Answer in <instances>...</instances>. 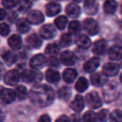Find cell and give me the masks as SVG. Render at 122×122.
<instances>
[{
    "label": "cell",
    "instance_id": "1",
    "mask_svg": "<svg viewBox=\"0 0 122 122\" xmlns=\"http://www.w3.org/2000/svg\"><path fill=\"white\" fill-rule=\"evenodd\" d=\"M54 90L47 85H36L29 92V99L38 107H46L54 100Z\"/></svg>",
    "mask_w": 122,
    "mask_h": 122
},
{
    "label": "cell",
    "instance_id": "2",
    "mask_svg": "<svg viewBox=\"0 0 122 122\" xmlns=\"http://www.w3.org/2000/svg\"><path fill=\"white\" fill-rule=\"evenodd\" d=\"M120 94V87L115 81H111L110 83L106 84L104 88L103 95L106 103L116 100Z\"/></svg>",
    "mask_w": 122,
    "mask_h": 122
},
{
    "label": "cell",
    "instance_id": "3",
    "mask_svg": "<svg viewBox=\"0 0 122 122\" xmlns=\"http://www.w3.org/2000/svg\"><path fill=\"white\" fill-rule=\"evenodd\" d=\"M21 76L24 81L27 83H38V82L42 80V74L38 70H25L22 72Z\"/></svg>",
    "mask_w": 122,
    "mask_h": 122
},
{
    "label": "cell",
    "instance_id": "4",
    "mask_svg": "<svg viewBox=\"0 0 122 122\" xmlns=\"http://www.w3.org/2000/svg\"><path fill=\"white\" fill-rule=\"evenodd\" d=\"M86 102L87 105L91 109H98L101 106L102 102L99 95L96 92H90L86 95Z\"/></svg>",
    "mask_w": 122,
    "mask_h": 122
},
{
    "label": "cell",
    "instance_id": "5",
    "mask_svg": "<svg viewBox=\"0 0 122 122\" xmlns=\"http://www.w3.org/2000/svg\"><path fill=\"white\" fill-rule=\"evenodd\" d=\"M84 28H85V30L88 34H90V35H95L99 32L98 23L95 19H90V18L85 19V21H84Z\"/></svg>",
    "mask_w": 122,
    "mask_h": 122
},
{
    "label": "cell",
    "instance_id": "6",
    "mask_svg": "<svg viewBox=\"0 0 122 122\" xmlns=\"http://www.w3.org/2000/svg\"><path fill=\"white\" fill-rule=\"evenodd\" d=\"M17 95L16 92L10 89L2 88L1 90V100L5 104H11L15 100Z\"/></svg>",
    "mask_w": 122,
    "mask_h": 122
},
{
    "label": "cell",
    "instance_id": "7",
    "mask_svg": "<svg viewBox=\"0 0 122 122\" xmlns=\"http://www.w3.org/2000/svg\"><path fill=\"white\" fill-rule=\"evenodd\" d=\"M19 80V74L17 70H10L7 72L4 77V81L6 85H15Z\"/></svg>",
    "mask_w": 122,
    "mask_h": 122
},
{
    "label": "cell",
    "instance_id": "8",
    "mask_svg": "<svg viewBox=\"0 0 122 122\" xmlns=\"http://www.w3.org/2000/svg\"><path fill=\"white\" fill-rule=\"evenodd\" d=\"M39 33L44 39H50L56 35V29L52 24H44L41 27Z\"/></svg>",
    "mask_w": 122,
    "mask_h": 122
},
{
    "label": "cell",
    "instance_id": "9",
    "mask_svg": "<svg viewBox=\"0 0 122 122\" xmlns=\"http://www.w3.org/2000/svg\"><path fill=\"white\" fill-rule=\"evenodd\" d=\"M46 63H47V61H46L45 57H44L43 54H39L34 55V57L31 59L29 65H30L31 68L38 70V69L43 68V67L46 65Z\"/></svg>",
    "mask_w": 122,
    "mask_h": 122
},
{
    "label": "cell",
    "instance_id": "10",
    "mask_svg": "<svg viewBox=\"0 0 122 122\" xmlns=\"http://www.w3.org/2000/svg\"><path fill=\"white\" fill-rule=\"evenodd\" d=\"M27 19L30 24H39L44 22V17L43 14L39 10H33L28 14Z\"/></svg>",
    "mask_w": 122,
    "mask_h": 122
},
{
    "label": "cell",
    "instance_id": "11",
    "mask_svg": "<svg viewBox=\"0 0 122 122\" xmlns=\"http://www.w3.org/2000/svg\"><path fill=\"white\" fill-rule=\"evenodd\" d=\"M120 71V65L115 63H108L103 66V73L106 76H115Z\"/></svg>",
    "mask_w": 122,
    "mask_h": 122
},
{
    "label": "cell",
    "instance_id": "12",
    "mask_svg": "<svg viewBox=\"0 0 122 122\" xmlns=\"http://www.w3.org/2000/svg\"><path fill=\"white\" fill-rule=\"evenodd\" d=\"M107 77L108 76H106L104 73H95L90 76V81L95 86H102L104 85H106Z\"/></svg>",
    "mask_w": 122,
    "mask_h": 122
},
{
    "label": "cell",
    "instance_id": "13",
    "mask_svg": "<svg viewBox=\"0 0 122 122\" xmlns=\"http://www.w3.org/2000/svg\"><path fill=\"white\" fill-rule=\"evenodd\" d=\"M60 59L61 62L65 65H74L76 61V58L74 53L69 50L65 51L61 54Z\"/></svg>",
    "mask_w": 122,
    "mask_h": 122
},
{
    "label": "cell",
    "instance_id": "14",
    "mask_svg": "<svg viewBox=\"0 0 122 122\" xmlns=\"http://www.w3.org/2000/svg\"><path fill=\"white\" fill-rule=\"evenodd\" d=\"M106 49L107 42L104 39H100V40H97L95 42L92 51L95 54L100 55V54H103L106 51Z\"/></svg>",
    "mask_w": 122,
    "mask_h": 122
},
{
    "label": "cell",
    "instance_id": "15",
    "mask_svg": "<svg viewBox=\"0 0 122 122\" xmlns=\"http://www.w3.org/2000/svg\"><path fill=\"white\" fill-rule=\"evenodd\" d=\"M70 108L73 110H75V112H80L82 111V110L85 107V101H84V99L81 95H77L75 96V100L70 103Z\"/></svg>",
    "mask_w": 122,
    "mask_h": 122
},
{
    "label": "cell",
    "instance_id": "16",
    "mask_svg": "<svg viewBox=\"0 0 122 122\" xmlns=\"http://www.w3.org/2000/svg\"><path fill=\"white\" fill-rule=\"evenodd\" d=\"M84 6L86 14L90 15H94L98 12V4L95 0H85Z\"/></svg>",
    "mask_w": 122,
    "mask_h": 122
},
{
    "label": "cell",
    "instance_id": "17",
    "mask_svg": "<svg viewBox=\"0 0 122 122\" xmlns=\"http://www.w3.org/2000/svg\"><path fill=\"white\" fill-rule=\"evenodd\" d=\"M45 78H46V80H47L49 83L56 84L60 80V74H59L57 70L49 69V70H46Z\"/></svg>",
    "mask_w": 122,
    "mask_h": 122
},
{
    "label": "cell",
    "instance_id": "18",
    "mask_svg": "<svg viewBox=\"0 0 122 122\" xmlns=\"http://www.w3.org/2000/svg\"><path fill=\"white\" fill-rule=\"evenodd\" d=\"M46 14L49 17H53L54 15H57L61 11L60 4H56V3H49L45 7Z\"/></svg>",
    "mask_w": 122,
    "mask_h": 122
},
{
    "label": "cell",
    "instance_id": "19",
    "mask_svg": "<svg viewBox=\"0 0 122 122\" xmlns=\"http://www.w3.org/2000/svg\"><path fill=\"white\" fill-rule=\"evenodd\" d=\"M26 43L31 49H39L42 45V40L36 34H30L26 39Z\"/></svg>",
    "mask_w": 122,
    "mask_h": 122
},
{
    "label": "cell",
    "instance_id": "20",
    "mask_svg": "<svg viewBox=\"0 0 122 122\" xmlns=\"http://www.w3.org/2000/svg\"><path fill=\"white\" fill-rule=\"evenodd\" d=\"M9 47L14 50H18L22 46V39L18 34H13L8 40Z\"/></svg>",
    "mask_w": 122,
    "mask_h": 122
},
{
    "label": "cell",
    "instance_id": "21",
    "mask_svg": "<svg viewBox=\"0 0 122 122\" xmlns=\"http://www.w3.org/2000/svg\"><path fill=\"white\" fill-rule=\"evenodd\" d=\"M75 44L82 49H87L91 44V40L88 36L85 34H80L77 36L75 39Z\"/></svg>",
    "mask_w": 122,
    "mask_h": 122
},
{
    "label": "cell",
    "instance_id": "22",
    "mask_svg": "<svg viewBox=\"0 0 122 122\" xmlns=\"http://www.w3.org/2000/svg\"><path fill=\"white\" fill-rule=\"evenodd\" d=\"M65 12L68 14V16H70V17H71V18H77L81 14L80 8L75 4H68L66 9H65Z\"/></svg>",
    "mask_w": 122,
    "mask_h": 122
},
{
    "label": "cell",
    "instance_id": "23",
    "mask_svg": "<svg viewBox=\"0 0 122 122\" xmlns=\"http://www.w3.org/2000/svg\"><path fill=\"white\" fill-rule=\"evenodd\" d=\"M100 65V60L97 58H92L89 59L86 63L85 64L84 69L87 73H92L94 72Z\"/></svg>",
    "mask_w": 122,
    "mask_h": 122
},
{
    "label": "cell",
    "instance_id": "24",
    "mask_svg": "<svg viewBox=\"0 0 122 122\" xmlns=\"http://www.w3.org/2000/svg\"><path fill=\"white\" fill-rule=\"evenodd\" d=\"M109 56L113 60H120L122 58V47L120 45H114L109 50Z\"/></svg>",
    "mask_w": 122,
    "mask_h": 122
},
{
    "label": "cell",
    "instance_id": "25",
    "mask_svg": "<svg viewBox=\"0 0 122 122\" xmlns=\"http://www.w3.org/2000/svg\"><path fill=\"white\" fill-rule=\"evenodd\" d=\"M30 23L28 21V19H20L18 20L17 24H16V28L17 30L19 31L20 34H26L29 32L30 29Z\"/></svg>",
    "mask_w": 122,
    "mask_h": 122
},
{
    "label": "cell",
    "instance_id": "26",
    "mask_svg": "<svg viewBox=\"0 0 122 122\" xmlns=\"http://www.w3.org/2000/svg\"><path fill=\"white\" fill-rule=\"evenodd\" d=\"M77 71L75 69H66L63 72V79L66 83H73L76 79Z\"/></svg>",
    "mask_w": 122,
    "mask_h": 122
},
{
    "label": "cell",
    "instance_id": "27",
    "mask_svg": "<svg viewBox=\"0 0 122 122\" xmlns=\"http://www.w3.org/2000/svg\"><path fill=\"white\" fill-rule=\"evenodd\" d=\"M118 4L115 0H107L104 4V11L108 14H113L115 13Z\"/></svg>",
    "mask_w": 122,
    "mask_h": 122
},
{
    "label": "cell",
    "instance_id": "28",
    "mask_svg": "<svg viewBox=\"0 0 122 122\" xmlns=\"http://www.w3.org/2000/svg\"><path fill=\"white\" fill-rule=\"evenodd\" d=\"M2 58L8 66H11L13 64L15 63L18 59L17 55L15 54H14L12 51H5L3 54Z\"/></svg>",
    "mask_w": 122,
    "mask_h": 122
},
{
    "label": "cell",
    "instance_id": "29",
    "mask_svg": "<svg viewBox=\"0 0 122 122\" xmlns=\"http://www.w3.org/2000/svg\"><path fill=\"white\" fill-rule=\"evenodd\" d=\"M88 87H89V82L85 77H80L77 80L76 84L75 85V90L79 92H84Z\"/></svg>",
    "mask_w": 122,
    "mask_h": 122
},
{
    "label": "cell",
    "instance_id": "30",
    "mask_svg": "<svg viewBox=\"0 0 122 122\" xmlns=\"http://www.w3.org/2000/svg\"><path fill=\"white\" fill-rule=\"evenodd\" d=\"M71 90L69 87H62L58 91V96L62 100H68L71 96Z\"/></svg>",
    "mask_w": 122,
    "mask_h": 122
},
{
    "label": "cell",
    "instance_id": "31",
    "mask_svg": "<svg viewBox=\"0 0 122 122\" xmlns=\"http://www.w3.org/2000/svg\"><path fill=\"white\" fill-rule=\"evenodd\" d=\"M59 52V47L57 44L53 43V44H49L47 45L45 49V53L48 55L50 56H55Z\"/></svg>",
    "mask_w": 122,
    "mask_h": 122
},
{
    "label": "cell",
    "instance_id": "32",
    "mask_svg": "<svg viewBox=\"0 0 122 122\" xmlns=\"http://www.w3.org/2000/svg\"><path fill=\"white\" fill-rule=\"evenodd\" d=\"M32 7V2L30 0H20L18 4V10L21 13H25Z\"/></svg>",
    "mask_w": 122,
    "mask_h": 122
},
{
    "label": "cell",
    "instance_id": "33",
    "mask_svg": "<svg viewBox=\"0 0 122 122\" xmlns=\"http://www.w3.org/2000/svg\"><path fill=\"white\" fill-rule=\"evenodd\" d=\"M67 23H68V19H67V17H65V16H64V15L59 16V17L56 18L55 20H54V24H55V26L59 29H60V30H62V29H64L66 27Z\"/></svg>",
    "mask_w": 122,
    "mask_h": 122
},
{
    "label": "cell",
    "instance_id": "34",
    "mask_svg": "<svg viewBox=\"0 0 122 122\" xmlns=\"http://www.w3.org/2000/svg\"><path fill=\"white\" fill-rule=\"evenodd\" d=\"M16 95H17V98L20 100H24L27 98L28 96V92L27 89L24 85H19V86L16 88Z\"/></svg>",
    "mask_w": 122,
    "mask_h": 122
},
{
    "label": "cell",
    "instance_id": "35",
    "mask_svg": "<svg viewBox=\"0 0 122 122\" xmlns=\"http://www.w3.org/2000/svg\"><path fill=\"white\" fill-rule=\"evenodd\" d=\"M69 30L73 34H79L81 31V24L79 21L73 20L72 22H70V25H69Z\"/></svg>",
    "mask_w": 122,
    "mask_h": 122
},
{
    "label": "cell",
    "instance_id": "36",
    "mask_svg": "<svg viewBox=\"0 0 122 122\" xmlns=\"http://www.w3.org/2000/svg\"><path fill=\"white\" fill-rule=\"evenodd\" d=\"M97 120H98L97 115L93 110H89V111L85 112L83 116L84 122H96Z\"/></svg>",
    "mask_w": 122,
    "mask_h": 122
},
{
    "label": "cell",
    "instance_id": "37",
    "mask_svg": "<svg viewBox=\"0 0 122 122\" xmlns=\"http://www.w3.org/2000/svg\"><path fill=\"white\" fill-rule=\"evenodd\" d=\"M72 44V37L70 34H64L60 38V45L62 47H68Z\"/></svg>",
    "mask_w": 122,
    "mask_h": 122
},
{
    "label": "cell",
    "instance_id": "38",
    "mask_svg": "<svg viewBox=\"0 0 122 122\" xmlns=\"http://www.w3.org/2000/svg\"><path fill=\"white\" fill-rule=\"evenodd\" d=\"M110 122H122V111L120 110H115L110 116Z\"/></svg>",
    "mask_w": 122,
    "mask_h": 122
},
{
    "label": "cell",
    "instance_id": "39",
    "mask_svg": "<svg viewBox=\"0 0 122 122\" xmlns=\"http://www.w3.org/2000/svg\"><path fill=\"white\" fill-rule=\"evenodd\" d=\"M110 112H109L108 110L106 109H104V110H101L98 112L97 114V118H98V120L101 122H105L110 117Z\"/></svg>",
    "mask_w": 122,
    "mask_h": 122
},
{
    "label": "cell",
    "instance_id": "40",
    "mask_svg": "<svg viewBox=\"0 0 122 122\" xmlns=\"http://www.w3.org/2000/svg\"><path fill=\"white\" fill-rule=\"evenodd\" d=\"M19 4V0H3L2 4L6 9H12Z\"/></svg>",
    "mask_w": 122,
    "mask_h": 122
},
{
    "label": "cell",
    "instance_id": "41",
    "mask_svg": "<svg viewBox=\"0 0 122 122\" xmlns=\"http://www.w3.org/2000/svg\"><path fill=\"white\" fill-rule=\"evenodd\" d=\"M0 32H1V35L2 36H7L9 33V27L7 24L5 23H2L1 26H0Z\"/></svg>",
    "mask_w": 122,
    "mask_h": 122
},
{
    "label": "cell",
    "instance_id": "42",
    "mask_svg": "<svg viewBox=\"0 0 122 122\" xmlns=\"http://www.w3.org/2000/svg\"><path fill=\"white\" fill-rule=\"evenodd\" d=\"M47 63L49 66H54V67H58L59 65V60L56 59L55 56H50V58L48 59Z\"/></svg>",
    "mask_w": 122,
    "mask_h": 122
},
{
    "label": "cell",
    "instance_id": "43",
    "mask_svg": "<svg viewBox=\"0 0 122 122\" xmlns=\"http://www.w3.org/2000/svg\"><path fill=\"white\" fill-rule=\"evenodd\" d=\"M55 122H70V120L69 119L68 116L63 115H61V116H59V118L55 120Z\"/></svg>",
    "mask_w": 122,
    "mask_h": 122
},
{
    "label": "cell",
    "instance_id": "44",
    "mask_svg": "<svg viewBox=\"0 0 122 122\" xmlns=\"http://www.w3.org/2000/svg\"><path fill=\"white\" fill-rule=\"evenodd\" d=\"M38 122H51V119L48 115H43L39 119V121Z\"/></svg>",
    "mask_w": 122,
    "mask_h": 122
},
{
    "label": "cell",
    "instance_id": "45",
    "mask_svg": "<svg viewBox=\"0 0 122 122\" xmlns=\"http://www.w3.org/2000/svg\"><path fill=\"white\" fill-rule=\"evenodd\" d=\"M72 122H82V119L78 115H72Z\"/></svg>",
    "mask_w": 122,
    "mask_h": 122
},
{
    "label": "cell",
    "instance_id": "46",
    "mask_svg": "<svg viewBox=\"0 0 122 122\" xmlns=\"http://www.w3.org/2000/svg\"><path fill=\"white\" fill-rule=\"evenodd\" d=\"M5 15H6V12L4 9H1V17H0V19L1 20H4V19L5 18Z\"/></svg>",
    "mask_w": 122,
    "mask_h": 122
},
{
    "label": "cell",
    "instance_id": "47",
    "mask_svg": "<svg viewBox=\"0 0 122 122\" xmlns=\"http://www.w3.org/2000/svg\"><path fill=\"white\" fill-rule=\"evenodd\" d=\"M120 80L121 81V83H122V74L120 75Z\"/></svg>",
    "mask_w": 122,
    "mask_h": 122
},
{
    "label": "cell",
    "instance_id": "48",
    "mask_svg": "<svg viewBox=\"0 0 122 122\" xmlns=\"http://www.w3.org/2000/svg\"><path fill=\"white\" fill-rule=\"evenodd\" d=\"M74 1H75V2H77V3H80V2H81L82 0H74Z\"/></svg>",
    "mask_w": 122,
    "mask_h": 122
},
{
    "label": "cell",
    "instance_id": "49",
    "mask_svg": "<svg viewBox=\"0 0 122 122\" xmlns=\"http://www.w3.org/2000/svg\"><path fill=\"white\" fill-rule=\"evenodd\" d=\"M120 27H121V29H122V21H121V23H120Z\"/></svg>",
    "mask_w": 122,
    "mask_h": 122
},
{
    "label": "cell",
    "instance_id": "50",
    "mask_svg": "<svg viewBox=\"0 0 122 122\" xmlns=\"http://www.w3.org/2000/svg\"><path fill=\"white\" fill-rule=\"evenodd\" d=\"M120 11H121V14H122V5H121V9H120Z\"/></svg>",
    "mask_w": 122,
    "mask_h": 122
},
{
    "label": "cell",
    "instance_id": "51",
    "mask_svg": "<svg viewBox=\"0 0 122 122\" xmlns=\"http://www.w3.org/2000/svg\"><path fill=\"white\" fill-rule=\"evenodd\" d=\"M55 1H59V0H55Z\"/></svg>",
    "mask_w": 122,
    "mask_h": 122
}]
</instances>
